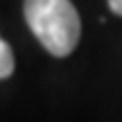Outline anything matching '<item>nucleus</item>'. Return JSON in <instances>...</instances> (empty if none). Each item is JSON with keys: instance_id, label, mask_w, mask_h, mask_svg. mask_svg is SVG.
<instances>
[{"instance_id": "nucleus-1", "label": "nucleus", "mask_w": 122, "mask_h": 122, "mask_svg": "<svg viewBox=\"0 0 122 122\" xmlns=\"http://www.w3.org/2000/svg\"><path fill=\"white\" fill-rule=\"evenodd\" d=\"M25 20L54 57H68L79 43L81 23L70 0H25Z\"/></svg>"}, {"instance_id": "nucleus-2", "label": "nucleus", "mask_w": 122, "mask_h": 122, "mask_svg": "<svg viewBox=\"0 0 122 122\" xmlns=\"http://www.w3.org/2000/svg\"><path fill=\"white\" fill-rule=\"evenodd\" d=\"M14 66H16L14 50L9 48V43L2 41V36H0V79H7L9 75L14 72Z\"/></svg>"}, {"instance_id": "nucleus-3", "label": "nucleus", "mask_w": 122, "mask_h": 122, "mask_svg": "<svg viewBox=\"0 0 122 122\" xmlns=\"http://www.w3.org/2000/svg\"><path fill=\"white\" fill-rule=\"evenodd\" d=\"M109 7L113 14H118V16H122V0H109Z\"/></svg>"}]
</instances>
